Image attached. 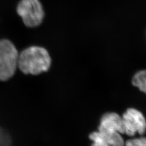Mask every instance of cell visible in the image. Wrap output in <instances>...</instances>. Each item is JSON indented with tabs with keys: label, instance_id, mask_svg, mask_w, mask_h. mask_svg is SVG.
<instances>
[{
	"label": "cell",
	"instance_id": "9c48e42d",
	"mask_svg": "<svg viewBox=\"0 0 146 146\" xmlns=\"http://www.w3.org/2000/svg\"><path fill=\"white\" fill-rule=\"evenodd\" d=\"M124 146H146V138L130 139L125 142Z\"/></svg>",
	"mask_w": 146,
	"mask_h": 146
},
{
	"label": "cell",
	"instance_id": "5b68a950",
	"mask_svg": "<svg viewBox=\"0 0 146 146\" xmlns=\"http://www.w3.org/2000/svg\"><path fill=\"white\" fill-rule=\"evenodd\" d=\"M99 128L116 131L125 134V128L122 117L115 113L105 114L101 119Z\"/></svg>",
	"mask_w": 146,
	"mask_h": 146
},
{
	"label": "cell",
	"instance_id": "277c9868",
	"mask_svg": "<svg viewBox=\"0 0 146 146\" xmlns=\"http://www.w3.org/2000/svg\"><path fill=\"white\" fill-rule=\"evenodd\" d=\"M125 134L127 135H135L136 132L143 134L146 131V120L140 111L129 108L123 115Z\"/></svg>",
	"mask_w": 146,
	"mask_h": 146
},
{
	"label": "cell",
	"instance_id": "8992f818",
	"mask_svg": "<svg viewBox=\"0 0 146 146\" xmlns=\"http://www.w3.org/2000/svg\"><path fill=\"white\" fill-rule=\"evenodd\" d=\"M99 131L104 136L105 140L111 146H124L125 142L117 131L99 128Z\"/></svg>",
	"mask_w": 146,
	"mask_h": 146
},
{
	"label": "cell",
	"instance_id": "6da1fadb",
	"mask_svg": "<svg viewBox=\"0 0 146 146\" xmlns=\"http://www.w3.org/2000/svg\"><path fill=\"white\" fill-rule=\"evenodd\" d=\"M50 65V55L43 47L27 48L19 55L18 67L25 74L38 75L48 71Z\"/></svg>",
	"mask_w": 146,
	"mask_h": 146
},
{
	"label": "cell",
	"instance_id": "52a82bcc",
	"mask_svg": "<svg viewBox=\"0 0 146 146\" xmlns=\"http://www.w3.org/2000/svg\"><path fill=\"white\" fill-rule=\"evenodd\" d=\"M132 84L146 94V70H141L136 73L133 78Z\"/></svg>",
	"mask_w": 146,
	"mask_h": 146
},
{
	"label": "cell",
	"instance_id": "30bf717a",
	"mask_svg": "<svg viewBox=\"0 0 146 146\" xmlns=\"http://www.w3.org/2000/svg\"><path fill=\"white\" fill-rule=\"evenodd\" d=\"M0 146H10L9 138L5 133L0 129Z\"/></svg>",
	"mask_w": 146,
	"mask_h": 146
},
{
	"label": "cell",
	"instance_id": "3957f363",
	"mask_svg": "<svg viewBox=\"0 0 146 146\" xmlns=\"http://www.w3.org/2000/svg\"><path fill=\"white\" fill-rule=\"evenodd\" d=\"M17 13L28 27L39 26L44 16V10L39 0H21L17 7Z\"/></svg>",
	"mask_w": 146,
	"mask_h": 146
},
{
	"label": "cell",
	"instance_id": "7a4b0ae2",
	"mask_svg": "<svg viewBox=\"0 0 146 146\" xmlns=\"http://www.w3.org/2000/svg\"><path fill=\"white\" fill-rule=\"evenodd\" d=\"M19 53L14 44L6 39L0 40V81L8 80L18 67Z\"/></svg>",
	"mask_w": 146,
	"mask_h": 146
},
{
	"label": "cell",
	"instance_id": "ba28073f",
	"mask_svg": "<svg viewBox=\"0 0 146 146\" xmlns=\"http://www.w3.org/2000/svg\"><path fill=\"white\" fill-rule=\"evenodd\" d=\"M89 138L93 141L91 146H111L105 140L104 136L99 131L93 132L89 135Z\"/></svg>",
	"mask_w": 146,
	"mask_h": 146
}]
</instances>
